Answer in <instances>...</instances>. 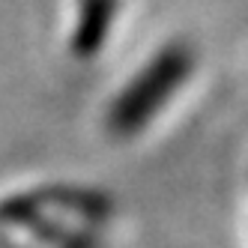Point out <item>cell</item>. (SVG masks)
I'll list each match as a JSON object with an SVG mask.
<instances>
[{
	"instance_id": "cell-1",
	"label": "cell",
	"mask_w": 248,
	"mask_h": 248,
	"mask_svg": "<svg viewBox=\"0 0 248 248\" xmlns=\"http://www.w3.org/2000/svg\"><path fill=\"white\" fill-rule=\"evenodd\" d=\"M176 69H180V54H173V51L170 54H158L111 99L108 114H105V126L114 138L138 135L158 114L162 99L176 84V75H180Z\"/></svg>"
}]
</instances>
